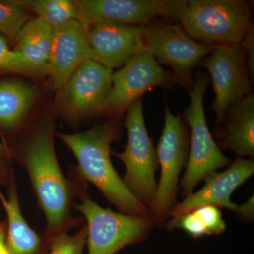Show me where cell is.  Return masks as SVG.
<instances>
[{
    "mask_svg": "<svg viewBox=\"0 0 254 254\" xmlns=\"http://www.w3.org/2000/svg\"><path fill=\"white\" fill-rule=\"evenodd\" d=\"M80 20L148 26L160 18H180L185 0H77Z\"/></svg>",
    "mask_w": 254,
    "mask_h": 254,
    "instance_id": "obj_11",
    "label": "cell"
},
{
    "mask_svg": "<svg viewBox=\"0 0 254 254\" xmlns=\"http://www.w3.org/2000/svg\"><path fill=\"white\" fill-rule=\"evenodd\" d=\"M29 11L38 15L53 28L80 20L76 1L71 0H18Z\"/></svg>",
    "mask_w": 254,
    "mask_h": 254,
    "instance_id": "obj_21",
    "label": "cell"
},
{
    "mask_svg": "<svg viewBox=\"0 0 254 254\" xmlns=\"http://www.w3.org/2000/svg\"><path fill=\"white\" fill-rule=\"evenodd\" d=\"M241 46L243 48L246 55L247 61V68H248L249 75L251 81L254 83V31L252 28L248 34L241 42Z\"/></svg>",
    "mask_w": 254,
    "mask_h": 254,
    "instance_id": "obj_25",
    "label": "cell"
},
{
    "mask_svg": "<svg viewBox=\"0 0 254 254\" xmlns=\"http://www.w3.org/2000/svg\"><path fill=\"white\" fill-rule=\"evenodd\" d=\"M127 110V143L123 152L113 154L125 165L123 180L127 189L148 208L156 190L158 155L145 127L142 98Z\"/></svg>",
    "mask_w": 254,
    "mask_h": 254,
    "instance_id": "obj_7",
    "label": "cell"
},
{
    "mask_svg": "<svg viewBox=\"0 0 254 254\" xmlns=\"http://www.w3.org/2000/svg\"><path fill=\"white\" fill-rule=\"evenodd\" d=\"M215 46L195 41L180 25L153 22L145 26L143 48L159 64L173 70L177 83L190 91L194 79L192 71Z\"/></svg>",
    "mask_w": 254,
    "mask_h": 254,
    "instance_id": "obj_8",
    "label": "cell"
},
{
    "mask_svg": "<svg viewBox=\"0 0 254 254\" xmlns=\"http://www.w3.org/2000/svg\"><path fill=\"white\" fill-rule=\"evenodd\" d=\"M235 214L242 223H253L254 221V195H252L245 203L238 205Z\"/></svg>",
    "mask_w": 254,
    "mask_h": 254,
    "instance_id": "obj_26",
    "label": "cell"
},
{
    "mask_svg": "<svg viewBox=\"0 0 254 254\" xmlns=\"http://www.w3.org/2000/svg\"><path fill=\"white\" fill-rule=\"evenodd\" d=\"M0 254H9L6 243V235L4 229L0 227Z\"/></svg>",
    "mask_w": 254,
    "mask_h": 254,
    "instance_id": "obj_27",
    "label": "cell"
},
{
    "mask_svg": "<svg viewBox=\"0 0 254 254\" xmlns=\"http://www.w3.org/2000/svg\"><path fill=\"white\" fill-rule=\"evenodd\" d=\"M190 138L185 120L172 113L165 103V125L156 149L160 177L148 206L155 227H165L169 211L179 202L180 175L188 163Z\"/></svg>",
    "mask_w": 254,
    "mask_h": 254,
    "instance_id": "obj_4",
    "label": "cell"
},
{
    "mask_svg": "<svg viewBox=\"0 0 254 254\" xmlns=\"http://www.w3.org/2000/svg\"><path fill=\"white\" fill-rule=\"evenodd\" d=\"M31 19L30 11L18 0L0 1V33L15 41L23 26Z\"/></svg>",
    "mask_w": 254,
    "mask_h": 254,
    "instance_id": "obj_22",
    "label": "cell"
},
{
    "mask_svg": "<svg viewBox=\"0 0 254 254\" xmlns=\"http://www.w3.org/2000/svg\"><path fill=\"white\" fill-rule=\"evenodd\" d=\"M87 235L86 225L74 235H68L66 231L60 232L50 240L46 254H83Z\"/></svg>",
    "mask_w": 254,
    "mask_h": 254,
    "instance_id": "obj_23",
    "label": "cell"
},
{
    "mask_svg": "<svg viewBox=\"0 0 254 254\" xmlns=\"http://www.w3.org/2000/svg\"><path fill=\"white\" fill-rule=\"evenodd\" d=\"M198 65L211 76L215 92L211 108L216 115L217 128L232 105L252 94L247 58L241 44L222 45L215 46Z\"/></svg>",
    "mask_w": 254,
    "mask_h": 254,
    "instance_id": "obj_9",
    "label": "cell"
},
{
    "mask_svg": "<svg viewBox=\"0 0 254 254\" xmlns=\"http://www.w3.org/2000/svg\"><path fill=\"white\" fill-rule=\"evenodd\" d=\"M0 227H1V225H0Z\"/></svg>",
    "mask_w": 254,
    "mask_h": 254,
    "instance_id": "obj_29",
    "label": "cell"
},
{
    "mask_svg": "<svg viewBox=\"0 0 254 254\" xmlns=\"http://www.w3.org/2000/svg\"><path fill=\"white\" fill-rule=\"evenodd\" d=\"M254 174V160L240 158H236L224 171L210 174L203 180L204 185L200 190L187 195L169 211L165 228L174 231L180 217L203 205H214L235 213L238 205L232 202V194Z\"/></svg>",
    "mask_w": 254,
    "mask_h": 254,
    "instance_id": "obj_13",
    "label": "cell"
},
{
    "mask_svg": "<svg viewBox=\"0 0 254 254\" xmlns=\"http://www.w3.org/2000/svg\"><path fill=\"white\" fill-rule=\"evenodd\" d=\"M0 70L11 72L29 73L22 55L9 48L4 36H0Z\"/></svg>",
    "mask_w": 254,
    "mask_h": 254,
    "instance_id": "obj_24",
    "label": "cell"
},
{
    "mask_svg": "<svg viewBox=\"0 0 254 254\" xmlns=\"http://www.w3.org/2000/svg\"><path fill=\"white\" fill-rule=\"evenodd\" d=\"M113 73L95 60L78 66L58 91V103L65 115L77 120L103 110L111 91Z\"/></svg>",
    "mask_w": 254,
    "mask_h": 254,
    "instance_id": "obj_12",
    "label": "cell"
},
{
    "mask_svg": "<svg viewBox=\"0 0 254 254\" xmlns=\"http://www.w3.org/2000/svg\"><path fill=\"white\" fill-rule=\"evenodd\" d=\"M53 128L43 125L33 132L25 148L23 165L44 213L47 243L69 224L71 190L60 168L53 142Z\"/></svg>",
    "mask_w": 254,
    "mask_h": 254,
    "instance_id": "obj_2",
    "label": "cell"
},
{
    "mask_svg": "<svg viewBox=\"0 0 254 254\" xmlns=\"http://www.w3.org/2000/svg\"><path fill=\"white\" fill-rule=\"evenodd\" d=\"M118 133V127L109 122L87 131L57 136L73 152L81 178L96 187L118 212L150 217L149 208L127 189L112 163L111 144Z\"/></svg>",
    "mask_w": 254,
    "mask_h": 254,
    "instance_id": "obj_1",
    "label": "cell"
},
{
    "mask_svg": "<svg viewBox=\"0 0 254 254\" xmlns=\"http://www.w3.org/2000/svg\"><path fill=\"white\" fill-rule=\"evenodd\" d=\"M34 86L17 80L0 82V127H16L36 99Z\"/></svg>",
    "mask_w": 254,
    "mask_h": 254,
    "instance_id": "obj_19",
    "label": "cell"
},
{
    "mask_svg": "<svg viewBox=\"0 0 254 254\" xmlns=\"http://www.w3.org/2000/svg\"><path fill=\"white\" fill-rule=\"evenodd\" d=\"M179 21L190 38L209 46L240 44L254 28L252 4L244 0H190Z\"/></svg>",
    "mask_w": 254,
    "mask_h": 254,
    "instance_id": "obj_3",
    "label": "cell"
},
{
    "mask_svg": "<svg viewBox=\"0 0 254 254\" xmlns=\"http://www.w3.org/2000/svg\"><path fill=\"white\" fill-rule=\"evenodd\" d=\"M54 28L40 17L30 19L18 33L14 50L22 55L29 73L46 72Z\"/></svg>",
    "mask_w": 254,
    "mask_h": 254,
    "instance_id": "obj_18",
    "label": "cell"
},
{
    "mask_svg": "<svg viewBox=\"0 0 254 254\" xmlns=\"http://www.w3.org/2000/svg\"><path fill=\"white\" fill-rule=\"evenodd\" d=\"M210 78L197 73L189 91L190 104L185 110V120L190 127V154L185 174L179 185L182 197L194 191L195 187L210 174L232 163L222 153L209 130L205 119L203 98Z\"/></svg>",
    "mask_w": 254,
    "mask_h": 254,
    "instance_id": "obj_5",
    "label": "cell"
},
{
    "mask_svg": "<svg viewBox=\"0 0 254 254\" xmlns=\"http://www.w3.org/2000/svg\"><path fill=\"white\" fill-rule=\"evenodd\" d=\"M6 156V148L4 145L0 142V160Z\"/></svg>",
    "mask_w": 254,
    "mask_h": 254,
    "instance_id": "obj_28",
    "label": "cell"
},
{
    "mask_svg": "<svg viewBox=\"0 0 254 254\" xmlns=\"http://www.w3.org/2000/svg\"><path fill=\"white\" fill-rule=\"evenodd\" d=\"M0 199L7 218L6 243L9 254H46L48 245L23 218L14 185H11L7 198L0 192Z\"/></svg>",
    "mask_w": 254,
    "mask_h": 254,
    "instance_id": "obj_17",
    "label": "cell"
},
{
    "mask_svg": "<svg viewBox=\"0 0 254 254\" xmlns=\"http://www.w3.org/2000/svg\"><path fill=\"white\" fill-rule=\"evenodd\" d=\"M227 224L222 209L214 205H203L182 215L175 225L193 239L218 236L225 232Z\"/></svg>",
    "mask_w": 254,
    "mask_h": 254,
    "instance_id": "obj_20",
    "label": "cell"
},
{
    "mask_svg": "<svg viewBox=\"0 0 254 254\" xmlns=\"http://www.w3.org/2000/svg\"><path fill=\"white\" fill-rule=\"evenodd\" d=\"M144 26L97 22L90 24L93 60L113 70L122 68L143 48Z\"/></svg>",
    "mask_w": 254,
    "mask_h": 254,
    "instance_id": "obj_15",
    "label": "cell"
},
{
    "mask_svg": "<svg viewBox=\"0 0 254 254\" xmlns=\"http://www.w3.org/2000/svg\"><path fill=\"white\" fill-rule=\"evenodd\" d=\"M220 149L229 150L237 158H254V95L253 93L227 109L221 125L215 128Z\"/></svg>",
    "mask_w": 254,
    "mask_h": 254,
    "instance_id": "obj_16",
    "label": "cell"
},
{
    "mask_svg": "<svg viewBox=\"0 0 254 254\" xmlns=\"http://www.w3.org/2000/svg\"><path fill=\"white\" fill-rule=\"evenodd\" d=\"M175 82L173 73L164 69L153 55L141 48L126 64L113 72L111 91L103 110L113 115L123 113L145 92L156 87H168Z\"/></svg>",
    "mask_w": 254,
    "mask_h": 254,
    "instance_id": "obj_10",
    "label": "cell"
},
{
    "mask_svg": "<svg viewBox=\"0 0 254 254\" xmlns=\"http://www.w3.org/2000/svg\"><path fill=\"white\" fill-rule=\"evenodd\" d=\"M76 208L86 220L88 254H117L144 242L155 227L150 217L137 216L104 208L88 196Z\"/></svg>",
    "mask_w": 254,
    "mask_h": 254,
    "instance_id": "obj_6",
    "label": "cell"
},
{
    "mask_svg": "<svg viewBox=\"0 0 254 254\" xmlns=\"http://www.w3.org/2000/svg\"><path fill=\"white\" fill-rule=\"evenodd\" d=\"M90 24L79 20L54 28L46 73L50 87L59 91L81 64L93 60L88 40Z\"/></svg>",
    "mask_w": 254,
    "mask_h": 254,
    "instance_id": "obj_14",
    "label": "cell"
}]
</instances>
